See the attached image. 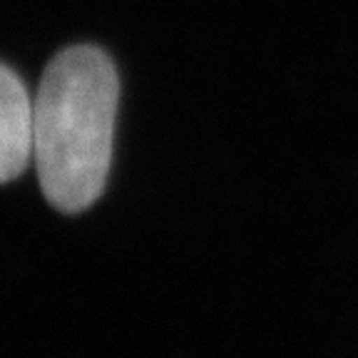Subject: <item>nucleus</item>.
I'll return each instance as SVG.
<instances>
[{"label":"nucleus","mask_w":358,"mask_h":358,"mask_svg":"<svg viewBox=\"0 0 358 358\" xmlns=\"http://www.w3.org/2000/svg\"><path fill=\"white\" fill-rule=\"evenodd\" d=\"M117 102V70L95 45H73L45 67L33 100V159L57 212L80 214L100 199Z\"/></svg>","instance_id":"nucleus-1"},{"label":"nucleus","mask_w":358,"mask_h":358,"mask_svg":"<svg viewBox=\"0 0 358 358\" xmlns=\"http://www.w3.org/2000/svg\"><path fill=\"white\" fill-rule=\"evenodd\" d=\"M33 159V100L15 70L0 62V185Z\"/></svg>","instance_id":"nucleus-2"}]
</instances>
